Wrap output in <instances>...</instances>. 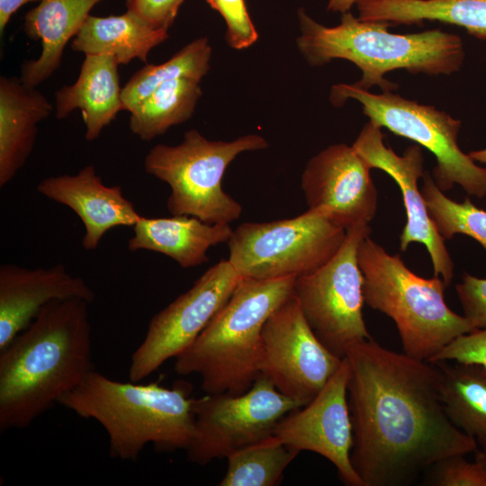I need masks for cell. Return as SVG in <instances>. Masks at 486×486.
<instances>
[{
  "label": "cell",
  "mask_w": 486,
  "mask_h": 486,
  "mask_svg": "<svg viewBox=\"0 0 486 486\" xmlns=\"http://www.w3.org/2000/svg\"><path fill=\"white\" fill-rule=\"evenodd\" d=\"M346 357L351 461L364 486L409 485L440 459L476 451V441L446 411L436 363L373 338L350 346Z\"/></svg>",
  "instance_id": "obj_1"
},
{
  "label": "cell",
  "mask_w": 486,
  "mask_h": 486,
  "mask_svg": "<svg viewBox=\"0 0 486 486\" xmlns=\"http://www.w3.org/2000/svg\"><path fill=\"white\" fill-rule=\"evenodd\" d=\"M89 304L50 302L0 351L1 433L29 427L94 369Z\"/></svg>",
  "instance_id": "obj_2"
},
{
  "label": "cell",
  "mask_w": 486,
  "mask_h": 486,
  "mask_svg": "<svg viewBox=\"0 0 486 486\" xmlns=\"http://www.w3.org/2000/svg\"><path fill=\"white\" fill-rule=\"evenodd\" d=\"M300 36L297 48L311 66L333 59L354 63L362 77L354 83L369 90H396L397 85L384 78L386 73L405 69L412 74L451 75L461 69L464 59L462 39L439 29L399 34L389 31L388 22L362 21L352 13L342 14L340 23L328 27L298 11Z\"/></svg>",
  "instance_id": "obj_3"
},
{
  "label": "cell",
  "mask_w": 486,
  "mask_h": 486,
  "mask_svg": "<svg viewBox=\"0 0 486 486\" xmlns=\"http://www.w3.org/2000/svg\"><path fill=\"white\" fill-rule=\"evenodd\" d=\"M189 389L123 382L93 369L58 403L105 429L112 458L136 461L148 444L160 452L190 446L195 421Z\"/></svg>",
  "instance_id": "obj_4"
},
{
  "label": "cell",
  "mask_w": 486,
  "mask_h": 486,
  "mask_svg": "<svg viewBox=\"0 0 486 486\" xmlns=\"http://www.w3.org/2000/svg\"><path fill=\"white\" fill-rule=\"evenodd\" d=\"M295 280L243 277L194 343L176 357V372L200 375L207 394L248 390L260 375L263 328L293 294Z\"/></svg>",
  "instance_id": "obj_5"
},
{
  "label": "cell",
  "mask_w": 486,
  "mask_h": 486,
  "mask_svg": "<svg viewBox=\"0 0 486 486\" xmlns=\"http://www.w3.org/2000/svg\"><path fill=\"white\" fill-rule=\"evenodd\" d=\"M357 259L364 303L394 321L406 355L430 362L455 338L474 330L447 306L440 276L417 275L369 235L359 245Z\"/></svg>",
  "instance_id": "obj_6"
},
{
  "label": "cell",
  "mask_w": 486,
  "mask_h": 486,
  "mask_svg": "<svg viewBox=\"0 0 486 486\" xmlns=\"http://www.w3.org/2000/svg\"><path fill=\"white\" fill-rule=\"evenodd\" d=\"M266 148L268 142L257 134L222 141L190 130L178 145L154 146L145 157L144 168L170 187L166 207L172 215L230 224L240 217L243 208L222 189L223 175L239 154Z\"/></svg>",
  "instance_id": "obj_7"
},
{
  "label": "cell",
  "mask_w": 486,
  "mask_h": 486,
  "mask_svg": "<svg viewBox=\"0 0 486 486\" xmlns=\"http://www.w3.org/2000/svg\"><path fill=\"white\" fill-rule=\"evenodd\" d=\"M348 99L359 102L364 114L374 124L429 150L436 160L432 176L441 191H448L457 184L470 195H486V168L478 166L458 146L460 120L393 91L374 94L355 84L332 86L330 101L334 106H341Z\"/></svg>",
  "instance_id": "obj_8"
},
{
  "label": "cell",
  "mask_w": 486,
  "mask_h": 486,
  "mask_svg": "<svg viewBox=\"0 0 486 486\" xmlns=\"http://www.w3.org/2000/svg\"><path fill=\"white\" fill-rule=\"evenodd\" d=\"M346 236L327 212L308 209L291 219L240 224L227 242L228 260L244 278H297L329 261Z\"/></svg>",
  "instance_id": "obj_9"
},
{
  "label": "cell",
  "mask_w": 486,
  "mask_h": 486,
  "mask_svg": "<svg viewBox=\"0 0 486 486\" xmlns=\"http://www.w3.org/2000/svg\"><path fill=\"white\" fill-rule=\"evenodd\" d=\"M369 225L346 230L334 256L312 273L297 277L293 296L321 343L340 358L353 345L372 338L363 318V274L357 252Z\"/></svg>",
  "instance_id": "obj_10"
},
{
  "label": "cell",
  "mask_w": 486,
  "mask_h": 486,
  "mask_svg": "<svg viewBox=\"0 0 486 486\" xmlns=\"http://www.w3.org/2000/svg\"><path fill=\"white\" fill-rule=\"evenodd\" d=\"M302 407L259 375L240 394H207L193 399L195 436L187 448L189 461L205 465L274 435L279 421Z\"/></svg>",
  "instance_id": "obj_11"
},
{
  "label": "cell",
  "mask_w": 486,
  "mask_h": 486,
  "mask_svg": "<svg viewBox=\"0 0 486 486\" xmlns=\"http://www.w3.org/2000/svg\"><path fill=\"white\" fill-rule=\"evenodd\" d=\"M242 278L228 259H222L155 314L131 355L130 380L140 382L183 353L225 305Z\"/></svg>",
  "instance_id": "obj_12"
},
{
  "label": "cell",
  "mask_w": 486,
  "mask_h": 486,
  "mask_svg": "<svg viewBox=\"0 0 486 486\" xmlns=\"http://www.w3.org/2000/svg\"><path fill=\"white\" fill-rule=\"evenodd\" d=\"M342 360L316 337L293 294L263 328L259 373L302 406L317 396Z\"/></svg>",
  "instance_id": "obj_13"
},
{
  "label": "cell",
  "mask_w": 486,
  "mask_h": 486,
  "mask_svg": "<svg viewBox=\"0 0 486 486\" xmlns=\"http://www.w3.org/2000/svg\"><path fill=\"white\" fill-rule=\"evenodd\" d=\"M349 376L345 356L317 396L284 417L273 436L298 452L310 451L325 457L346 485L364 486L351 461L354 436L347 398Z\"/></svg>",
  "instance_id": "obj_14"
},
{
  "label": "cell",
  "mask_w": 486,
  "mask_h": 486,
  "mask_svg": "<svg viewBox=\"0 0 486 486\" xmlns=\"http://www.w3.org/2000/svg\"><path fill=\"white\" fill-rule=\"evenodd\" d=\"M371 166L353 146L327 147L312 157L302 175L309 209L327 212L346 230L369 225L377 210Z\"/></svg>",
  "instance_id": "obj_15"
},
{
  "label": "cell",
  "mask_w": 486,
  "mask_h": 486,
  "mask_svg": "<svg viewBox=\"0 0 486 486\" xmlns=\"http://www.w3.org/2000/svg\"><path fill=\"white\" fill-rule=\"evenodd\" d=\"M381 129L368 121L352 146L371 168L387 173L400 189L407 214L400 236V250L406 251L415 242L424 245L432 261L434 275L440 276L447 287L454 277V262L418 189V181L425 173L421 147L411 145L400 156L385 145Z\"/></svg>",
  "instance_id": "obj_16"
},
{
  "label": "cell",
  "mask_w": 486,
  "mask_h": 486,
  "mask_svg": "<svg viewBox=\"0 0 486 486\" xmlns=\"http://www.w3.org/2000/svg\"><path fill=\"white\" fill-rule=\"evenodd\" d=\"M79 298L93 302L95 293L62 264L27 268L14 264L0 266V351L36 318L50 302Z\"/></svg>",
  "instance_id": "obj_17"
},
{
  "label": "cell",
  "mask_w": 486,
  "mask_h": 486,
  "mask_svg": "<svg viewBox=\"0 0 486 486\" xmlns=\"http://www.w3.org/2000/svg\"><path fill=\"white\" fill-rule=\"evenodd\" d=\"M37 191L68 206L80 218L86 230L82 246L87 251L95 250L108 230L118 226L133 227L141 217L124 197L122 187L104 184L92 165L76 175L44 178Z\"/></svg>",
  "instance_id": "obj_18"
},
{
  "label": "cell",
  "mask_w": 486,
  "mask_h": 486,
  "mask_svg": "<svg viewBox=\"0 0 486 486\" xmlns=\"http://www.w3.org/2000/svg\"><path fill=\"white\" fill-rule=\"evenodd\" d=\"M118 65L112 55H86L76 81L55 92L57 118L80 109L88 141L97 139L117 113L125 111Z\"/></svg>",
  "instance_id": "obj_19"
},
{
  "label": "cell",
  "mask_w": 486,
  "mask_h": 486,
  "mask_svg": "<svg viewBox=\"0 0 486 486\" xmlns=\"http://www.w3.org/2000/svg\"><path fill=\"white\" fill-rule=\"evenodd\" d=\"M53 107L35 87L21 79L0 78V186H5L24 166L32 153L38 123Z\"/></svg>",
  "instance_id": "obj_20"
},
{
  "label": "cell",
  "mask_w": 486,
  "mask_h": 486,
  "mask_svg": "<svg viewBox=\"0 0 486 486\" xmlns=\"http://www.w3.org/2000/svg\"><path fill=\"white\" fill-rule=\"evenodd\" d=\"M128 240L131 252L148 250L166 255L181 267H195L208 262L210 248L227 243L232 234L230 224H209L195 217L141 216Z\"/></svg>",
  "instance_id": "obj_21"
},
{
  "label": "cell",
  "mask_w": 486,
  "mask_h": 486,
  "mask_svg": "<svg viewBox=\"0 0 486 486\" xmlns=\"http://www.w3.org/2000/svg\"><path fill=\"white\" fill-rule=\"evenodd\" d=\"M102 0H41L24 17L23 31L40 40L38 58L22 66V82L36 87L60 66L67 43L81 30L93 7Z\"/></svg>",
  "instance_id": "obj_22"
},
{
  "label": "cell",
  "mask_w": 486,
  "mask_h": 486,
  "mask_svg": "<svg viewBox=\"0 0 486 486\" xmlns=\"http://www.w3.org/2000/svg\"><path fill=\"white\" fill-rule=\"evenodd\" d=\"M168 38L167 31L155 29L136 15H89L71 42L73 50L114 56L119 64L138 58L147 63L152 49Z\"/></svg>",
  "instance_id": "obj_23"
},
{
  "label": "cell",
  "mask_w": 486,
  "mask_h": 486,
  "mask_svg": "<svg viewBox=\"0 0 486 486\" xmlns=\"http://www.w3.org/2000/svg\"><path fill=\"white\" fill-rule=\"evenodd\" d=\"M358 18L394 24L438 21L486 40V0H357Z\"/></svg>",
  "instance_id": "obj_24"
},
{
  "label": "cell",
  "mask_w": 486,
  "mask_h": 486,
  "mask_svg": "<svg viewBox=\"0 0 486 486\" xmlns=\"http://www.w3.org/2000/svg\"><path fill=\"white\" fill-rule=\"evenodd\" d=\"M440 395L453 423L486 452V370L478 364L436 363Z\"/></svg>",
  "instance_id": "obj_25"
},
{
  "label": "cell",
  "mask_w": 486,
  "mask_h": 486,
  "mask_svg": "<svg viewBox=\"0 0 486 486\" xmlns=\"http://www.w3.org/2000/svg\"><path fill=\"white\" fill-rule=\"evenodd\" d=\"M201 80L183 77L159 86L137 105L130 117L131 132L144 141L186 122L202 96Z\"/></svg>",
  "instance_id": "obj_26"
},
{
  "label": "cell",
  "mask_w": 486,
  "mask_h": 486,
  "mask_svg": "<svg viewBox=\"0 0 486 486\" xmlns=\"http://www.w3.org/2000/svg\"><path fill=\"white\" fill-rule=\"evenodd\" d=\"M212 48L207 38H198L164 63L147 64L122 87L124 110L131 112L159 86L183 77L201 80L210 69Z\"/></svg>",
  "instance_id": "obj_27"
},
{
  "label": "cell",
  "mask_w": 486,
  "mask_h": 486,
  "mask_svg": "<svg viewBox=\"0 0 486 486\" xmlns=\"http://www.w3.org/2000/svg\"><path fill=\"white\" fill-rule=\"evenodd\" d=\"M274 436L235 451L227 457V471L220 486H273L299 454Z\"/></svg>",
  "instance_id": "obj_28"
},
{
  "label": "cell",
  "mask_w": 486,
  "mask_h": 486,
  "mask_svg": "<svg viewBox=\"0 0 486 486\" xmlns=\"http://www.w3.org/2000/svg\"><path fill=\"white\" fill-rule=\"evenodd\" d=\"M421 194L429 217L446 240L456 234L469 236L486 250V210L474 205L469 198L457 202L448 198L436 184L428 172L423 175Z\"/></svg>",
  "instance_id": "obj_29"
},
{
  "label": "cell",
  "mask_w": 486,
  "mask_h": 486,
  "mask_svg": "<svg viewBox=\"0 0 486 486\" xmlns=\"http://www.w3.org/2000/svg\"><path fill=\"white\" fill-rule=\"evenodd\" d=\"M464 454L444 457L428 468L426 485L486 486V471L480 461L469 462Z\"/></svg>",
  "instance_id": "obj_30"
},
{
  "label": "cell",
  "mask_w": 486,
  "mask_h": 486,
  "mask_svg": "<svg viewBox=\"0 0 486 486\" xmlns=\"http://www.w3.org/2000/svg\"><path fill=\"white\" fill-rule=\"evenodd\" d=\"M226 23V40L235 50L252 46L258 39L257 31L248 12L245 0H206Z\"/></svg>",
  "instance_id": "obj_31"
},
{
  "label": "cell",
  "mask_w": 486,
  "mask_h": 486,
  "mask_svg": "<svg viewBox=\"0 0 486 486\" xmlns=\"http://www.w3.org/2000/svg\"><path fill=\"white\" fill-rule=\"evenodd\" d=\"M446 361L478 364L486 370V328L455 338L436 354L430 362Z\"/></svg>",
  "instance_id": "obj_32"
},
{
  "label": "cell",
  "mask_w": 486,
  "mask_h": 486,
  "mask_svg": "<svg viewBox=\"0 0 486 486\" xmlns=\"http://www.w3.org/2000/svg\"><path fill=\"white\" fill-rule=\"evenodd\" d=\"M455 290L464 316L473 328H486V279L464 274Z\"/></svg>",
  "instance_id": "obj_33"
},
{
  "label": "cell",
  "mask_w": 486,
  "mask_h": 486,
  "mask_svg": "<svg viewBox=\"0 0 486 486\" xmlns=\"http://www.w3.org/2000/svg\"><path fill=\"white\" fill-rule=\"evenodd\" d=\"M184 0H126L127 11L149 26L168 31Z\"/></svg>",
  "instance_id": "obj_34"
},
{
  "label": "cell",
  "mask_w": 486,
  "mask_h": 486,
  "mask_svg": "<svg viewBox=\"0 0 486 486\" xmlns=\"http://www.w3.org/2000/svg\"><path fill=\"white\" fill-rule=\"evenodd\" d=\"M41 0H0V32H3L12 15L22 5Z\"/></svg>",
  "instance_id": "obj_35"
},
{
  "label": "cell",
  "mask_w": 486,
  "mask_h": 486,
  "mask_svg": "<svg viewBox=\"0 0 486 486\" xmlns=\"http://www.w3.org/2000/svg\"><path fill=\"white\" fill-rule=\"evenodd\" d=\"M357 0H328V11L345 14L349 12Z\"/></svg>",
  "instance_id": "obj_36"
},
{
  "label": "cell",
  "mask_w": 486,
  "mask_h": 486,
  "mask_svg": "<svg viewBox=\"0 0 486 486\" xmlns=\"http://www.w3.org/2000/svg\"><path fill=\"white\" fill-rule=\"evenodd\" d=\"M469 155L475 162L486 164V148L471 151Z\"/></svg>",
  "instance_id": "obj_37"
},
{
  "label": "cell",
  "mask_w": 486,
  "mask_h": 486,
  "mask_svg": "<svg viewBox=\"0 0 486 486\" xmlns=\"http://www.w3.org/2000/svg\"><path fill=\"white\" fill-rule=\"evenodd\" d=\"M475 459L480 461L482 464L483 465L485 471H486V452L481 451L477 452L475 455Z\"/></svg>",
  "instance_id": "obj_38"
}]
</instances>
